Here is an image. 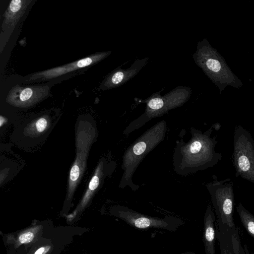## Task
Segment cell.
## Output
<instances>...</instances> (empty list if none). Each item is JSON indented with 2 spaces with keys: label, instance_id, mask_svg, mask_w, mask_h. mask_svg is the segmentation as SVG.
<instances>
[{
  "label": "cell",
  "instance_id": "3",
  "mask_svg": "<svg viewBox=\"0 0 254 254\" xmlns=\"http://www.w3.org/2000/svg\"><path fill=\"white\" fill-rule=\"evenodd\" d=\"M191 94V90L189 87L179 86L164 95L157 92L145 99L140 100V102L146 104L144 113L132 121L123 133L129 134L152 119L162 116L169 111L183 106L189 100Z\"/></svg>",
  "mask_w": 254,
  "mask_h": 254
},
{
  "label": "cell",
  "instance_id": "17",
  "mask_svg": "<svg viewBox=\"0 0 254 254\" xmlns=\"http://www.w3.org/2000/svg\"><path fill=\"white\" fill-rule=\"evenodd\" d=\"M181 254H195L192 252H186L181 253Z\"/></svg>",
  "mask_w": 254,
  "mask_h": 254
},
{
  "label": "cell",
  "instance_id": "14",
  "mask_svg": "<svg viewBox=\"0 0 254 254\" xmlns=\"http://www.w3.org/2000/svg\"><path fill=\"white\" fill-rule=\"evenodd\" d=\"M48 125V121L47 118L42 117L38 119L30 125L27 129L29 133L31 134H39L44 132Z\"/></svg>",
  "mask_w": 254,
  "mask_h": 254
},
{
  "label": "cell",
  "instance_id": "10",
  "mask_svg": "<svg viewBox=\"0 0 254 254\" xmlns=\"http://www.w3.org/2000/svg\"><path fill=\"white\" fill-rule=\"evenodd\" d=\"M31 1L29 0H13L10 2L3 14L2 32L12 31Z\"/></svg>",
  "mask_w": 254,
  "mask_h": 254
},
{
  "label": "cell",
  "instance_id": "16",
  "mask_svg": "<svg viewBox=\"0 0 254 254\" xmlns=\"http://www.w3.org/2000/svg\"><path fill=\"white\" fill-rule=\"evenodd\" d=\"M45 251V248L42 247L39 249L34 254H42Z\"/></svg>",
  "mask_w": 254,
  "mask_h": 254
},
{
  "label": "cell",
  "instance_id": "13",
  "mask_svg": "<svg viewBox=\"0 0 254 254\" xmlns=\"http://www.w3.org/2000/svg\"><path fill=\"white\" fill-rule=\"evenodd\" d=\"M241 222L246 230L254 237V216L239 203L237 207Z\"/></svg>",
  "mask_w": 254,
  "mask_h": 254
},
{
  "label": "cell",
  "instance_id": "2",
  "mask_svg": "<svg viewBox=\"0 0 254 254\" xmlns=\"http://www.w3.org/2000/svg\"><path fill=\"white\" fill-rule=\"evenodd\" d=\"M166 132V122L159 121L148 128L127 148L123 157V173L119 184L120 188L128 187L133 191L138 190L139 186L133 182V176L146 155L164 140Z\"/></svg>",
  "mask_w": 254,
  "mask_h": 254
},
{
  "label": "cell",
  "instance_id": "5",
  "mask_svg": "<svg viewBox=\"0 0 254 254\" xmlns=\"http://www.w3.org/2000/svg\"><path fill=\"white\" fill-rule=\"evenodd\" d=\"M112 212L114 216L127 224L139 229H159L174 232L185 223L181 219L171 216L163 218L150 216L124 205L114 206Z\"/></svg>",
  "mask_w": 254,
  "mask_h": 254
},
{
  "label": "cell",
  "instance_id": "12",
  "mask_svg": "<svg viewBox=\"0 0 254 254\" xmlns=\"http://www.w3.org/2000/svg\"><path fill=\"white\" fill-rule=\"evenodd\" d=\"M86 153L83 151L78 153L70 169L67 189L68 200L71 199L76 186L82 177L85 166Z\"/></svg>",
  "mask_w": 254,
  "mask_h": 254
},
{
  "label": "cell",
  "instance_id": "8",
  "mask_svg": "<svg viewBox=\"0 0 254 254\" xmlns=\"http://www.w3.org/2000/svg\"><path fill=\"white\" fill-rule=\"evenodd\" d=\"M48 86L21 87L14 86L9 91L7 102L14 106L26 107L32 106L48 96Z\"/></svg>",
  "mask_w": 254,
  "mask_h": 254
},
{
  "label": "cell",
  "instance_id": "4",
  "mask_svg": "<svg viewBox=\"0 0 254 254\" xmlns=\"http://www.w3.org/2000/svg\"><path fill=\"white\" fill-rule=\"evenodd\" d=\"M232 161L236 177L254 183V140L241 125L236 126L234 131Z\"/></svg>",
  "mask_w": 254,
  "mask_h": 254
},
{
  "label": "cell",
  "instance_id": "6",
  "mask_svg": "<svg viewBox=\"0 0 254 254\" xmlns=\"http://www.w3.org/2000/svg\"><path fill=\"white\" fill-rule=\"evenodd\" d=\"M218 216L223 224L229 227L234 226L233 218L234 193L233 183L230 178L214 181L206 185Z\"/></svg>",
  "mask_w": 254,
  "mask_h": 254
},
{
  "label": "cell",
  "instance_id": "11",
  "mask_svg": "<svg viewBox=\"0 0 254 254\" xmlns=\"http://www.w3.org/2000/svg\"><path fill=\"white\" fill-rule=\"evenodd\" d=\"M215 215L210 205H207L204 216L203 242L206 254H215Z\"/></svg>",
  "mask_w": 254,
  "mask_h": 254
},
{
  "label": "cell",
  "instance_id": "9",
  "mask_svg": "<svg viewBox=\"0 0 254 254\" xmlns=\"http://www.w3.org/2000/svg\"><path fill=\"white\" fill-rule=\"evenodd\" d=\"M148 57L136 60L129 67L123 69L117 68L110 73L100 85L102 90L110 89L121 86L134 77L147 64Z\"/></svg>",
  "mask_w": 254,
  "mask_h": 254
},
{
  "label": "cell",
  "instance_id": "18",
  "mask_svg": "<svg viewBox=\"0 0 254 254\" xmlns=\"http://www.w3.org/2000/svg\"><path fill=\"white\" fill-rule=\"evenodd\" d=\"M223 254H232L231 253L228 252L226 250H224L223 251Z\"/></svg>",
  "mask_w": 254,
  "mask_h": 254
},
{
  "label": "cell",
  "instance_id": "1",
  "mask_svg": "<svg viewBox=\"0 0 254 254\" xmlns=\"http://www.w3.org/2000/svg\"><path fill=\"white\" fill-rule=\"evenodd\" d=\"M212 130L213 126L204 132L191 127L190 139L177 141L173 154L177 174L187 176L212 168L221 160L222 155L215 151L216 137L211 136Z\"/></svg>",
  "mask_w": 254,
  "mask_h": 254
},
{
  "label": "cell",
  "instance_id": "15",
  "mask_svg": "<svg viewBox=\"0 0 254 254\" xmlns=\"http://www.w3.org/2000/svg\"><path fill=\"white\" fill-rule=\"evenodd\" d=\"M33 238V234L30 232H27L19 236V241L22 244H26L31 242Z\"/></svg>",
  "mask_w": 254,
  "mask_h": 254
},
{
  "label": "cell",
  "instance_id": "7",
  "mask_svg": "<svg viewBox=\"0 0 254 254\" xmlns=\"http://www.w3.org/2000/svg\"><path fill=\"white\" fill-rule=\"evenodd\" d=\"M111 53V51L97 53L64 65L35 73L30 77L29 79L33 80L40 79V80H46L53 79L95 64L106 58Z\"/></svg>",
  "mask_w": 254,
  "mask_h": 254
}]
</instances>
